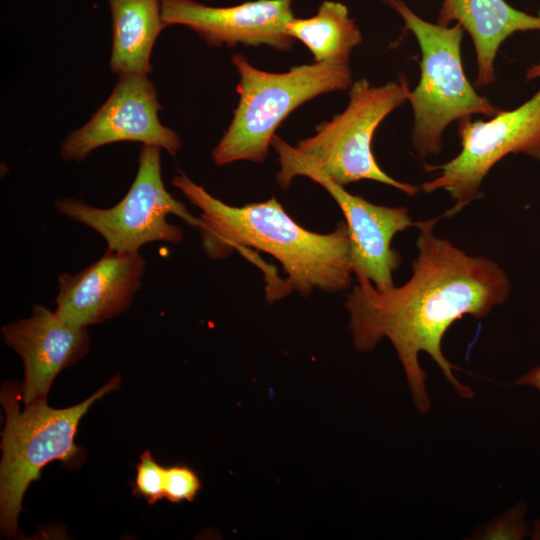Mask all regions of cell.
<instances>
[{
    "label": "cell",
    "mask_w": 540,
    "mask_h": 540,
    "mask_svg": "<svg viewBox=\"0 0 540 540\" xmlns=\"http://www.w3.org/2000/svg\"><path fill=\"white\" fill-rule=\"evenodd\" d=\"M441 218L443 215L415 223L418 255L405 284L379 291L364 281L352 287L344 304L357 351L369 352L383 338L391 342L420 413L429 410L430 400L419 353L431 356L462 398H472V389L457 380L454 366L443 354V336L464 315L486 317L506 302L512 288L497 262L468 255L449 240L438 238L434 226Z\"/></svg>",
    "instance_id": "obj_1"
},
{
    "label": "cell",
    "mask_w": 540,
    "mask_h": 540,
    "mask_svg": "<svg viewBox=\"0 0 540 540\" xmlns=\"http://www.w3.org/2000/svg\"><path fill=\"white\" fill-rule=\"evenodd\" d=\"M171 183L200 209L202 248L210 259L255 248L273 256L283 267L285 291L308 296L346 290L352 282L350 236L346 222L320 234L299 225L274 197L264 202L232 206L212 196L184 173Z\"/></svg>",
    "instance_id": "obj_2"
},
{
    "label": "cell",
    "mask_w": 540,
    "mask_h": 540,
    "mask_svg": "<svg viewBox=\"0 0 540 540\" xmlns=\"http://www.w3.org/2000/svg\"><path fill=\"white\" fill-rule=\"evenodd\" d=\"M117 374L83 402L64 409L51 408L47 398L35 400L19 408L21 385L6 381L0 401L5 411L0 465L1 535L14 538L18 534V516L22 499L32 481L48 463L58 460L67 468H76L85 460V450L75 443L81 418L94 402L119 388Z\"/></svg>",
    "instance_id": "obj_3"
},
{
    "label": "cell",
    "mask_w": 540,
    "mask_h": 540,
    "mask_svg": "<svg viewBox=\"0 0 540 540\" xmlns=\"http://www.w3.org/2000/svg\"><path fill=\"white\" fill-rule=\"evenodd\" d=\"M232 62L240 76V99L212 151L217 166L264 162L276 129L293 110L320 94L352 85L350 64L315 62L272 73L253 67L242 54H234Z\"/></svg>",
    "instance_id": "obj_4"
},
{
    "label": "cell",
    "mask_w": 540,
    "mask_h": 540,
    "mask_svg": "<svg viewBox=\"0 0 540 540\" xmlns=\"http://www.w3.org/2000/svg\"><path fill=\"white\" fill-rule=\"evenodd\" d=\"M410 91L403 75L397 81L379 86L362 78L350 86L349 103L344 111L320 123L313 136L293 147L275 135L271 146L278 156L316 168L339 185L373 180L414 196L420 188L385 173L371 148L377 127L408 101Z\"/></svg>",
    "instance_id": "obj_5"
},
{
    "label": "cell",
    "mask_w": 540,
    "mask_h": 540,
    "mask_svg": "<svg viewBox=\"0 0 540 540\" xmlns=\"http://www.w3.org/2000/svg\"><path fill=\"white\" fill-rule=\"evenodd\" d=\"M403 19L421 51L420 81L408 98L413 110L411 139L420 158L438 155L444 130L454 121L480 114L493 117L501 109L480 96L468 81L461 57L463 28L430 23L402 0H383Z\"/></svg>",
    "instance_id": "obj_6"
},
{
    "label": "cell",
    "mask_w": 540,
    "mask_h": 540,
    "mask_svg": "<svg viewBox=\"0 0 540 540\" xmlns=\"http://www.w3.org/2000/svg\"><path fill=\"white\" fill-rule=\"evenodd\" d=\"M57 212L97 232L107 248L118 252H137L152 242L177 244L182 229L167 220L173 214L199 229L200 217L193 216L186 205L165 188L161 175V148L143 145L138 170L126 195L114 206L99 208L75 197L54 202Z\"/></svg>",
    "instance_id": "obj_7"
},
{
    "label": "cell",
    "mask_w": 540,
    "mask_h": 540,
    "mask_svg": "<svg viewBox=\"0 0 540 540\" xmlns=\"http://www.w3.org/2000/svg\"><path fill=\"white\" fill-rule=\"evenodd\" d=\"M528 80L540 78V60L526 71ZM461 151L441 165L425 164L439 175L421 185L426 193L446 191L455 202L443 217L459 214L480 196L489 171L509 154H524L540 160V89L509 111L501 110L488 121L464 118L458 121Z\"/></svg>",
    "instance_id": "obj_8"
},
{
    "label": "cell",
    "mask_w": 540,
    "mask_h": 540,
    "mask_svg": "<svg viewBox=\"0 0 540 540\" xmlns=\"http://www.w3.org/2000/svg\"><path fill=\"white\" fill-rule=\"evenodd\" d=\"M279 186L287 189L293 178L304 176L321 185L341 209L350 236L353 275L358 283L370 281L379 291L395 287L393 273L401 265L400 253L392 248L394 236L415 226L407 208L371 203L353 195L311 166L278 156Z\"/></svg>",
    "instance_id": "obj_9"
},
{
    "label": "cell",
    "mask_w": 540,
    "mask_h": 540,
    "mask_svg": "<svg viewBox=\"0 0 540 540\" xmlns=\"http://www.w3.org/2000/svg\"><path fill=\"white\" fill-rule=\"evenodd\" d=\"M161 108L156 87L147 74L120 75L106 102L62 142L60 155L65 161L79 162L98 147L131 141L157 146L175 156L181 141L159 121Z\"/></svg>",
    "instance_id": "obj_10"
},
{
    "label": "cell",
    "mask_w": 540,
    "mask_h": 540,
    "mask_svg": "<svg viewBox=\"0 0 540 540\" xmlns=\"http://www.w3.org/2000/svg\"><path fill=\"white\" fill-rule=\"evenodd\" d=\"M293 0H257L230 7H211L194 0H160L166 27L183 25L209 45H268L291 50L294 38L286 31L293 17Z\"/></svg>",
    "instance_id": "obj_11"
},
{
    "label": "cell",
    "mask_w": 540,
    "mask_h": 540,
    "mask_svg": "<svg viewBox=\"0 0 540 540\" xmlns=\"http://www.w3.org/2000/svg\"><path fill=\"white\" fill-rule=\"evenodd\" d=\"M146 260L137 252L106 249L77 273L58 277L55 312L68 323L88 328L125 312L142 287Z\"/></svg>",
    "instance_id": "obj_12"
},
{
    "label": "cell",
    "mask_w": 540,
    "mask_h": 540,
    "mask_svg": "<svg viewBox=\"0 0 540 540\" xmlns=\"http://www.w3.org/2000/svg\"><path fill=\"white\" fill-rule=\"evenodd\" d=\"M3 340L22 359L21 401L27 405L47 398L56 376L89 351L87 328L72 325L55 310L36 304L29 318L1 328Z\"/></svg>",
    "instance_id": "obj_13"
},
{
    "label": "cell",
    "mask_w": 540,
    "mask_h": 540,
    "mask_svg": "<svg viewBox=\"0 0 540 540\" xmlns=\"http://www.w3.org/2000/svg\"><path fill=\"white\" fill-rule=\"evenodd\" d=\"M456 21L472 38L477 61L476 87L495 81V59L501 44L515 32L539 31L537 16L517 10L505 0H443L437 24Z\"/></svg>",
    "instance_id": "obj_14"
},
{
    "label": "cell",
    "mask_w": 540,
    "mask_h": 540,
    "mask_svg": "<svg viewBox=\"0 0 540 540\" xmlns=\"http://www.w3.org/2000/svg\"><path fill=\"white\" fill-rule=\"evenodd\" d=\"M112 18L111 70L120 75L148 74L150 57L166 28L160 0H107Z\"/></svg>",
    "instance_id": "obj_15"
},
{
    "label": "cell",
    "mask_w": 540,
    "mask_h": 540,
    "mask_svg": "<svg viewBox=\"0 0 540 540\" xmlns=\"http://www.w3.org/2000/svg\"><path fill=\"white\" fill-rule=\"evenodd\" d=\"M286 31L311 51L315 62L349 64L353 48L362 41L360 29L349 17L347 7L333 1L322 2L313 17L292 18Z\"/></svg>",
    "instance_id": "obj_16"
},
{
    "label": "cell",
    "mask_w": 540,
    "mask_h": 540,
    "mask_svg": "<svg viewBox=\"0 0 540 540\" xmlns=\"http://www.w3.org/2000/svg\"><path fill=\"white\" fill-rule=\"evenodd\" d=\"M165 469L149 450L144 451L136 465V478L131 483L133 495L144 498L150 505L165 498Z\"/></svg>",
    "instance_id": "obj_17"
},
{
    "label": "cell",
    "mask_w": 540,
    "mask_h": 540,
    "mask_svg": "<svg viewBox=\"0 0 540 540\" xmlns=\"http://www.w3.org/2000/svg\"><path fill=\"white\" fill-rule=\"evenodd\" d=\"M202 488L197 473L187 465L165 469L164 497L172 503L192 502Z\"/></svg>",
    "instance_id": "obj_18"
},
{
    "label": "cell",
    "mask_w": 540,
    "mask_h": 540,
    "mask_svg": "<svg viewBox=\"0 0 540 540\" xmlns=\"http://www.w3.org/2000/svg\"><path fill=\"white\" fill-rule=\"evenodd\" d=\"M515 384L532 387L540 392V366L534 367L529 372L521 376Z\"/></svg>",
    "instance_id": "obj_19"
},
{
    "label": "cell",
    "mask_w": 540,
    "mask_h": 540,
    "mask_svg": "<svg viewBox=\"0 0 540 540\" xmlns=\"http://www.w3.org/2000/svg\"><path fill=\"white\" fill-rule=\"evenodd\" d=\"M533 539H540V520L534 522V527L530 533Z\"/></svg>",
    "instance_id": "obj_20"
}]
</instances>
